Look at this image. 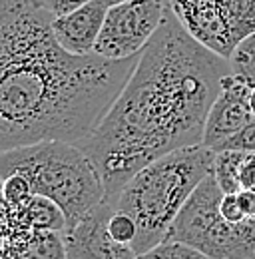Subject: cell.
I'll use <instances>...</instances> for the list:
<instances>
[{
  "instance_id": "5bb4252c",
  "label": "cell",
  "mask_w": 255,
  "mask_h": 259,
  "mask_svg": "<svg viewBox=\"0 0 255 259\" xmlns=\"http://www.w3.org/2000/svg\"><path fill=\"white\" fill-rule=\"evenodd\" d=\"M231 74L255 88V32L243 38L229 56Z\"/></svg>"
},
{
  "instance_id": "484cf974",
  "label": "cell",
  "mask_w": 255,
  "mask_h": 259,
  "mask_svg": "<svg viewBox=\"0 0 255 259\" xmlns=\"http://www.w3.org/2000/svg\"><path fill=\"white\" fill-rule=\"evenodd\" d=\"M0 259H28V257H22V255H12V253H2Z\"/></svg>"
},
{
  "instance_id": "d6986e66",
  "label": "cell",
  "mask_w": 255,
  "mask_h": 259,
  "mask_svg": "<svg viewBox=\"0 0 255 259\" xmlns=\"http://www.w3.org/2000/svg\"><path fill=\"white\" fill-rule=\"evenodd\" d=\"M220 209H222L223 218L231 224H241L247 220V215L243 213L241 205H239V199L237 194H223L222 203H220Z\"/></svg>"
},
{
  "instance_id": "ac0fdd59",
  "label": "cell",
  "mask_w": 255,
  "mask_h": 259,
  "mask_svg": "<svg viewBox=\"0 0 255 259\" xmlns=\"http://www.w3.org/2000/svg\"><path fill=\"white\" fill-rule=\"evenodd\" d=\"M222 150H237V152L255 154V118L249 124H245L237 134L229 136L223 144H220L216 152H222Z\"/></svg>"
},
{
  "instance_id": "7402d4cb",
  "label": "cell",
  "mask_w": 255,
  "mask_h": 259,
  "mask_svg": "<svg viewBox=\"0 0 255 259\" xmlns=\"http://www.w3.org/2000/svg\"><path fill=\"white\" fill-rule=\"evenodd\" d=\"M239 205L243 209V213L247 215V220H255V190H241L237 192Z\"/></svg>"
},
{
  "instance_id": "7c38bea8",
  "label": "cell",
  "mask_w": 255,
  "mask_h": 259,
  "mask_svg": "<svg viewBox=\"0 0 255 259\" xmlns=\"http://www.w3.org/2000/svg\"><path fill=\"white\" fill-rule=\"evenodd\" d=\"M2 253L22 255L28 259H68L64 237L60 231L28 229L4 235Z\"/></svg>"
},
{
  "instance_id": "2e32d148",
  "label": "cell",
  "mask_w": 255,
  "mask_h": 259,
  "mask_svg": "<svg viewBox=\"0 0 255 259\" xmlns=\"http://www.w3.org/2000/svg\"><path fill=\"white\" fill-rule=\"evenodd\" d=\"M108 229H110V235L118 241V243H124V245H132L136 235H138V226L136 222L124 213L120 209H116L110 218V224H108Z\"/></svg>"
},
{
  "instance_id": "3957f363",
  "label": "cell",
  "mask_w": 255,
  "mask_h": 259,
  "mask_svg": "<svg viewBox=\"0 0 255 259\" xmlns=\"http://www.w3.org/2000/svg\"><path fill=\"white\" fill-rule=\"evenodd\" d=\"M214 160L216 152L203 144L180 148L142 167L124 186L116 209L128 213L138 226L132 243L136 255L167 237L193 190L214 169Z\"/></svg>"
},
{
  "instance_id": "d4e9b609",
  "label": "cell",
  "mask_w": 255,
  "mask_h": 259,
  "mask_svg": "<svg viewBox=\"0 0 255 259\" xmlns=\"http://www.w3.org/2000/svg\"><path fill=\"white\" fill-rule=\"evenodd\" d=\"M249 104H251V112L255 116V88H251V94H249Z\"/></svg>"
},
{
  "instance_id": "8992f818",
  "label": "cell",
  "mask_w": 255,
  "mask_h": 259,
  "mask_svg": "<svg viewBox=\"0 0 255 259\" xmlns=\"http://www.w3.org/2000/svg\"><path fill=\"white\" fill-rule=\"evenodd\" d=\"M169 8L197 42L227 60L255 32V0H169Z\"/></svg>"
},
{
  "instance_id": "4316f807",
  "label": "cell",
  "mask_w": 255,
  "mask_h": 259,
  "mask_svg": "<svg viewBox=\"0 0 255 259\" xmlns=\"http://www.w3.org/2000/svg\"><path fill=\"white\" fill-rule=\"evenodd\" d=\"M2 247H4V239H2V235H0V255H2Z\"/></svg>"
},
{
  "instance_id": "cb8c5ba5",
  "label": "cell",
  "mask_w": 255,
  "mask_h": 259,
  "mask_svg": "<svg viewBox=\"0 0 255 259\" xmlns=\"http://www.w3.org/2000/svg\"><path fill=\"white\" fill-rule=\"evenodd\" d=\"M102 2H104V4H106V6L110 8V6H116V4H122V2H128V0H102Z\"/></svg>"
},
{
  "instance_id": "6da1fadb",
  "label": "cell",
  "mask_w": 255,
  "mask_h": 259,
  "mask_svg": "<svg viewBox=\"0 0 255 259\" xmlns=\"http://www.w3.org/2000/svg\"><path fill=\"white\" fill-rule=\"evenodd\" d=\"M229 72V60L197 42L167 8L110 110L78 144L100 171L104 201L116 207L142 167L203 144L207 114Z\"/></svg>"
},
{
  "instance_id": "e0dca14e",
  "label": "cell",
  "mask_w": 255,
  "mask_h": 259,
  "mask_svg": "<svg viewBox=\"0 0 255 259\" xmlns=\"http://www.w3.org/2000/svg\"><path fill=\"white\" fill-rule=\"evenodd\" d=\"M32 194L30 182L20 176V174H12L8 178H4V197L8 207H16L20 203H24Z\"/></svg>"
},
{
  "instance_id": "603a6c76",
  "label": "cell",
  "mask_w": 255,
  "mask_h": 259,
  "mask_svg": "<svg viewBox=\"0 0 255 259\" xmlns=\"http://www.w3.org/2000/svg\"><path fill=\"white\" fill-rule=\"evenodd\" d=\"M6 220H8V203L4 197V178L0 176V231L6 226Z\"/></svg>"
},
{
  "instance_id": "7a4b0ae2",
  "label": "cell",
  "mask_w": 255,
  "mask_h": 259,
  "mask_svg": "<svg viewBox=\"0 0 255 259\" xmlns=\"http://www.w3.org/2000/svg\"><path fill=\"white\" fill-rule=\"evenodd\" d=\"M40 0H0V152L44 140L80 144L140 60L66 52Z\"/></svg>"
},
{
  "instance_id": "9a60e30c",
  "label": "cell",
  "mask_w": 255,
  "mask_h": 259,
  "mask_svg": "<svg viewBox=\"0 0 255 259\" xmlns=\"http://www.w3.org/2000/svg\"><path fill=\"white\" fill-rule=\"evenodd\" d=\"M136 259H211L199 249H195L190 243L176 241V239H163L152 249L136 255Z\"/></svg>"
},
{
  "instance_id": "9c48e42d",
  "label": "cell",
  "mask_w": 255,
  "mask_h": 259,
  "mask_svg": "<svg viewBox=\"0 0 255 259\" xmlns=\"http://www.w3.org/2000/svg\"><path fill=\"white\" fill-rule=\"evenodd\" d=\"M249 94H251V86H247L231 72L223 78L222 90L207 114L203 146L216 152L218 146L223 144L229 136L237 134L245 124L253 120L255 116L251 112Z\"/></svg>"
},
{
  "instance_id": "4fadbf2b",
  "label": "cell",
  "mask_w": 255,
  "mask_h": 259,
  "mask_svg": "<svg viewBox=\"0 0 255 259\" xmlns=\"http://www.w3.org/2000/svg\"><path fill=\"white\" fill-rule=\"evenodd\" d=\"M249 154L247 152H237V150H222L216 152L214 160V176L223 190V194H237L241 192V182H239V169L241 163L245 162Z\"/></svg>"
},
{
  "instance_id": "52a82bcc",
  "label": "cell",
  "mask_w": 255,
  "mask_h": 259,
  "mask_svg": "<svg viewBox=\"0 0 255 259\" xmlns=\"http://www.w3.org/2000/svg\"><path fill=\"white\" fill-rule=\"evenodd\" d=\"M167 8L169 0H128L110 6L94 54L108 60L138 56L158 32Z\"/></svg>"
},
{
  "instance_id": "5b68a950",
  "label": "cell",
  "mask_w": 255,
  "mask_h": 259,
  "mask_svg": "<svg viewBox=\"0 0 255 259\" xmlns=\"http://www.w3.org/2000/svg\"><path fill=\"white\" fill-rule=\"evenodd\" d=\"M222 197L211 169L174 220L165 239L190 243L211 259H255V220L227 222L220 209Z\"/></svg>"
},
{
  "instance_id": "277c9868",
  "label": "cell",
  "mask_w": 255,
  "mask_h": 259,
  "mask_svg": "<svg viewBox=\"0 0 255 259\" xmlns=\"http://www.w3.org/2000/svg\"><path fill=\"white\" fill-rule=\"evenodd\" d=\"M20 174L32 194L46 195L60 205L66 227L74 226L104 201V182L92 158L72 142L44 140L0 152V176Z\"/></svg>"
},
{
  "instance_id": "44dd1931",
  "label": "cell",
  "mask_w": 255,
  "mask_h": 259,
  "mask_svg": "<svg viewBox=\"0 0 255 259\" xmlns=\"http://www.w3.org/2000/svg\"><path fill=\"white\" fill-rule=\"evenodd\" d=\"M241 190H255V154H249L239 169Z\"/></svg>"
},
{
  "instance_id": "30bf717a",
  "label": "cell",
  "mask_w": 255,
  "mask_h": 259,
  "mask_svg": "<svg viewBox=\"0 0 255 259\" xmlns=\"http://www.w3.org/2000/svg\"><path fill=\"white\" fill-rule=\"evenodd\" d=\"M106 12L108 6L102 0H92L68 14L56 16L52 20V32L66 52L76 56L94 54Z\"/></svg>"
},
{
  "instance_id": "8fae6325",
  "label": "cell",
  "mask_w": 255,
  "mask_h": 259,
  "mask_svg": "<svg viewBox=\"0 0 255 259\" xmlns=\"http://www.w3.org/2000/svg\"><path fill=\"white\" fill-rule=\"evenodd\" d=\"M28 229H50L60 231L66 229V215L56 201H52L46 195H30L24 203L16 207H8V220L6 226L2 227L0 235H10L18 231Z\"/></svg>"
},
{
  "instance_id": "ffe728a7",
  "label": "cell",
  "mask_w": 255,
  "mask_h": 259,
  "mask_svg": "<svg viewBox=\"0 0 255 259\" xmlns=\"http://www.w3.org/2000/svg\"><path fill=\"white\" fill-rule=\"evenodd\" d=\"M40 2H42V6L56 18V16L68 14V12H72V10H76V8L84 6V4H88V2H92V0H40Z\"/></svg>"
},
{
  "instance_id": "ba28073f",
  "label": "cell",
  "mask_w": 255,
  "mask_h": 259,
  "mask_svg": "<svg viewBox=\"0 0 255 259\" xmlns=\"http://www.w3.org/2000/svg\"><path fill=\"white\" fill-rule=\"evenodd\" d=\"M116 207L108 201L98 203L74 226L62 233L68 259H136L132 245L118 243L110 235V218Z\"/></svg>"
}]
</instances>
